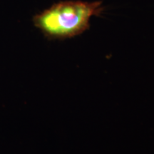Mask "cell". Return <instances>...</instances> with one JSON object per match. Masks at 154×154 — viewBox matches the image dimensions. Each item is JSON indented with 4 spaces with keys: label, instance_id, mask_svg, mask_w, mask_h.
I'll return each mask as SVG.
<instances>
[{
    "label": "cell",
    "instance_id": "cell-1",
    "mask_svg": "<svg viewBox=\"0 0 154 154\" xmlns=\"http://www.w3.org/2000/svg\"><path fill=\"white\" fill-rule=\"evenodd\" d=\"M103 9L101 1L59 2L35 15L33 23L49 39H64L85 32L91 17Z\"/></svg>",
    "mask_w": 154,
    "mask_h": 154
}]
</instances>
